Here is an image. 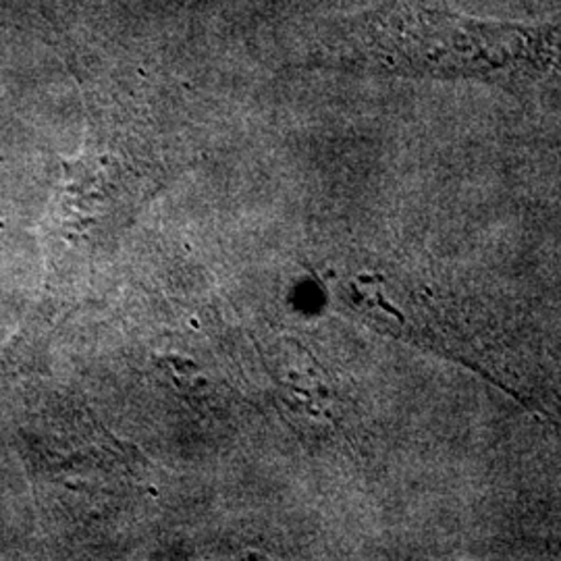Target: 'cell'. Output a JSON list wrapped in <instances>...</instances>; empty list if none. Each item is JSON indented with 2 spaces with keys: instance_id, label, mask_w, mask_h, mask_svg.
I'll return each instance as SVG.
<instances>
[{
  "instance_id": "obj_1",
  "label": "cell",
  "mask_w": 561,
  "mask_h": 561,
  "mask_svg": "<svg viewBox=\"0 0 561 561\" xmlns=\"http://www.w3.org/2000/svg\"><path fill=\"white\" fill-rule=\"evenodd\" d=\"M321 55L400 78L516 88L561 73V23L479 20L433 0H387L331 30Z\"/></svg>"
}]
</instances>
